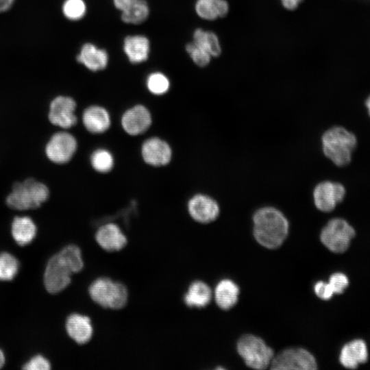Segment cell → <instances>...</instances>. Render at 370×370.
Returning <instances> with one entry per match:
<instances>
[{
    "label": "cell",
    "instance_id": "obj_14",
    "mask_svg": "<svg viewBox=\"0 0 370 370\" xmlns=\"http://www.w3.org/2000/svg\"><path fill=\"white\" fill-rule=\"evenodd\" d=\"M152 116L145 106L135 105L124 112L121 123L123 130L130 136H138L145 132L151 126Z\"/></svg>",
    "mask_w": 370,
    "mask_h": 370
},
{
    "label": "cell",
    "instance_id": "obj_11",
    "mask_svg": "<svg viewBox=\"0 0 370 370\" xmlns=\"http://www.w3.org/2000/svg\"><path fill=\"white\" fill-rule=\"evenodd\" d=\"M345 186L336 182L325 180L317 184L312 190V199L315 207L323 212L332 211L344 199Z\"/></svg>",
    "mask_w": 370,
    "mask_h": 370
},
{
    "label": "cell",
    "instance_id": "obj_10",
    "mask_svg": "<svg viewBox=\"0 0 370 370\" xmlns=\"http://www.w3.org/2000/svg\"><path fill=\"white\" fill-rule=\"evenodd\" d=\"M77 104L74 99L58 95L50 102L47 118L51 124L64 130L75 126L77 122L75 115Z\"/></svg>",
    "mask_w": 370,
    "mask_h": 370
},
{
    "label": "cell",
    "instance_id": "obj_8",
    "mask_svg": "<svg viewBox=\"0 0 370 370\" xmlns=\"http://www.w3.org/2000/svg\"><path fill=\"white\" fill-rule=\"evenodd\" d=\"M271 369L275 370H314L317 364L314 357L305 349L287 348L274 356Z\"/></svg>",
    "mask_w": 370,
    "mask_h": 370
},
{
    "label": "cell",
    "instance_id": "obj_20",
    "mask_svg": "<svg viewBox=\"0 0 370 370\" xmlns=\"http://www.w3.org/2000/svg\"><path fill=\"white\" fill-rule=\"evenodd\" d=\"M37 234V226L28 216H16L11 223V234L14 241L20 246L31 243Z\"/></svg>",
    "mask_w": 370,
    "mask_h": 370
},
{
    "label": "cell",
    "instance_id": "obj_2",
    "mask_svg": "<svg viewBox=\"0 0 370 370\" xmlns=\"http://www.w3.org/2000/svg\"><path fill=\"white\" fill-rule=\"evenodd\" d=\"M49 189L43 182L33 177L16 182L5 198L6 205L18 211L40 208L49 197Z\"/></svg>",
    "mask_w": 370,
    "mask_h": 370
},
{
    "label": "cell",
    "instance_id": "obj_19",
    "mask_svg": "<svg viewBox=\"0 0 370 370\" xmlns=\"http://www.w3.org/2000/svg\"><path fill=\"white\" fill-rule=\"evenodd\" d=\"M65 326L69 337L78 344L86 343L92 338L93 328L87 316L71 314L67 317Z\"/></svg>",
    "mask_w": 370,
    "mask_h": 370
},
{
    "label": "cell",
    "instance_id": "obj_30",
    "mask_svg": "<svg viewBox=\"0 0 370 370\" xmlns=\"http://www.w3.org/2000/svg\"><path fill=\"white\" fill-rule=\"evenodd\" d=\"M61 258L68 264L73 273L79 272L84 267L82 252L75 245H69L58 252Z\"/></svg>",
    "mask_w": 370,
    "mask_h": 370
},
{
    "label": "cell",
    "instance_id": "obj_4",
    "mask_svg": "<svg viewBox=\"0 0 370 370\" xmlns=\"http://www.w3.org/2000/svg\"><path fill=\"white\" fill-rule=\"evenodd\" d=\"M236 349L245 365L254 369H267L274 356L273 350L261 338L253 334L242 336Z\"/></svg>",
    "mask_w": 370,
    "mask_h": 370
},
{
    "label": "cell",
    "instance_id": "obj_21",
    "mask_svg": "<svg viewBox=\"0 0 370 370\" xmlns=\"http://www.w3.org/2000/svg\"><path fill=\"white\" fill-rule=\"evenodd\" d=\"M368 352L366 343L360 339L352 341L343 346L339 360L343 366L356 369L359 364L367 360Z\"/></svg>",
    "mask_w": 370,
    "mask_h": 370
},
{
    "label": "cell",
    "instance_id": "obj_23",
    "mask_svg": "<svg viewBox=\"0 0 370 370\" xmlns=\"http://www.w3.org/2000/svg\"><path fill=\"white\" fill-rule=\"evenodd\" d=\"M239 287L230 279L218 282L214 289V299L217 306L222 310H229L237 303Z\"/></svg>",
    "mask_w": 370,
    "mask_h": 370
},
{
    "label": "cell",
    "instance_id": "obj_34",
    "mask_svg": "<svg viewBox=\"0 0 370 370\" xmlns=\"http://www.w3.org/2000/svg\"><path fill=\"white\" fill-rule=\"evenodd\" d=\"M328 283L333 290L334 293L340 294L347 288L349 281L345 274L335 273L330 276Z\"/></svg>",
    "mask_w": 370,
    "mask_h": 370
},
{
    "label": "cell",
    "instance_id": "obj_26",
    "mask_svg": "<svg viewBox=\"0 0 370 370\" xmlns=\"http://www.w3.org/2000/svg\"><path fill=\"white\" fill-rule=\"evenodd\" d=\"M123 22L138 25L147 20L149 15V7L145 0H137L126 10L121 12Z\"/></svg>",
    "mask_w": 370,
    "mask_h": 370
},
{
    "label": "cell",
    "instance_id": "obj_18",
    "mask_svg": "<svg viewBox=\"0 0 370 370\" xmlns=\"http://www.w3.org/2000/svg\"><path fill=\"white\" fill-rule=\"evenodd\" d=\"M123 50L132 64L147 60L150 53V42L144 35H130L123 40Z\"/></svg>",
    "mask_w": 370,
    "mask_h": 370
},
{
    "label": "cell",
    "instance_id": "obj_17",
    "mask_svg": "<svg viewBox=\"0 0 370 370\" xmlns=\"http://www.w3.org/2000/svg\"><path fill=\"white\" fill-rule=\"evenodd\" d=\"M95 239L101 248L108 251L123 249L127 243V238L116 224L108 223L97 230Z\"/></svg>",
    "mask_w": 370,
    "mask_h": 370
},
{
    "label": "cell",
    "instance_id": "obj_32",
    "mask_svg": "<svg viewBox=\"0 0 370 370\" xmlns=\"http://www.w3.org/2000/svg\"><path fill=\"white\" fill-rule=\"evenodd\" d=\"M187 53L192 61L199 67L204 68L210 63L212 56L204 49L195 44L193 41L185 47Z\"/></svg>",
    "mask_w": 370,
    "mask_h": 370
},
{
    "label": "cell",
    "instance_id": "obj_28",
    "mask_svg": "<svg viewBox=\"0 0 370 370\" xmlns=\"http://www.w3.org/2000/svg\"><path fill=\"white\" fill-rule=\"evenodd\" d=\"M19 262L17 258L8 252L0 254V281H11L18 273Z\"/></svg>",
    "mask_w": 370,
    "mask_h": 370
},
{
    "label": "cell",
    "instance_id": "obj_36",
    "mask_svg": "<svg viewBox=\"0 0 370 370\" xmlns=\"http://www.w3.org/2000/svg\"><path fill=\"white\" fill-rule=\"evenodd\" d=\"M304 0H280L282 7L288 11H294L298 8Z\"/></svg>",
    "mask_w": 370,
    "mask_h": 370
},
{
    "label": "cell",
    "instance_id": "obj_5",
    "mask_svg": "<svg viewBox=\"0 0 370 370\" xmlns=\"http://www.w3.org/2000/svg\"><path fill=\"white\" fill-rule=\"evenodd\" d=\"M88 292L91 299L103 308L120 309L127 300L126 287L108 278H99L93 281Z\"/></svg>",
    "mask_w": 370,
    "mask_h": 370
},
{
    "label": "cell",
    "instance_id": "obj_33",
    "mask_svg": "<svg viewBox=\"0 0 370 370\" xmlns=\"http://www.w3.org/2000/svg\"><path fill=\"white\" fill-rule=\"evenodd\" d=\"M25 370H49L51 363L47 358L40 354L32 357L23 367Z\"/></svg>",
    "mask_w": 370,
    "mask_h": 370
},
{
    "label": "cell",
    "instance_id": "obj_15",
    "mask_svg": "<svg viewBox=\"0 0 370 370\" xmlns=\"http://www.w3.org/2000/svg\"><path fill=\"white\" fill-rule=\"evenodd\" d=\"M76 60L87 69L96 72L107 67L109 56L104 49L99 48L92 42H86L81 47Z\"/></svg>",
    "mask_w": 370,
    "mask_h": 370
},
{
    "label": "cell",
    "instance_id": "obj_40",
    "mask_svg": "<svg viewBox=\"0 0 370 370\" xmlns=\"http://www.w3.org/2000/svg\"><path fill=\"white\" fill-rule=\"evenodd\" d=\"M365 106L368 110L369 114L370 115V95L368 97L365 101Z\"/></svg>",
    "mask_w": 370,
    "mask_h": 370
},
{
    "label": "cell",
    "instance_id": "obj_6",
    "mask_svg": "<svg viewBox=\"0 0 370 370\" xmlns=\"http://www.w3.org/2000/svg\"><path fill=\"white\" fill-rule=\"evenodd\" d=\"M355 234L354 229L347 221L341 218H334L323 227L320 240L330 251L343 253L347 249Z\"/></svg>",
    "mask_w": 370,
    "mask_h": 370
},
{
    "label": "cell",
    "instance_id": "obj_35",
    "mask_svg": "<svg viewBox=\"0 0 370 370\" xmlns=\"http://www.w3.org/2000/svg\"><path fill=\"white\" fill-rule=\"evenodd\" d=\"M314 291L317 296L323 300L330 299L334 294L329 283L323 281L317 282L315 284Z\"/></svg>",
    "mask_w": 370,
    "mask_h": 370
},
{
    "label": "cell",
    "instance_id": "obj_13",
    "mask_svg": "<svg viewBox=\"0 0 370 370\" xmlns=\"http://www.w3.org/2000/svg\"><path fill=\"white\" fill-rule=\"evenodd\" d=\"M141 156L145 163L152 166H163L168 164L172 158V149L169 144L159 137L146 139L141 145Z\"/></svg>",
    "mask_w": 370,
    "mask_h": 370
},
{
    "label": "cell",
    "instance_id": "obj_38",
    "mask_svg": "<svg viewBox=\"0 0 370 370\" xmlns=\"http://www.w3.org/2000/svg\"><path fill=\"white\" fill-rule=\"evenodd\" d=\"M15 0H0V13L8 10Z\"/></svg>",
    "mask_w": 370,
    "mask_h": 370
},
{
    "label": "cell",
    "instance_id": "obj_25",
    "mask_svg": "<svg viewBox=\"0 0 370 370\" xmlns=\"http://www.w3.org/2000/svg\"><path fill=\"white\" fill-rule=\"evenodd\" d=\"M193 42L207 51L212 58H217L222 53L220 39L212 31L197 28L193 33Z\"/></svg>",
    "mask_w": 370,
    "mask_h": 370
},
{
    "label": "cell",
    "instance_id": "obj_31",
    "mask_svg": "<svg viewBox=\"0 0 370 370\" xmlns=\"http://www.w3.org/2000/svg\"><path fill=\"white\" fill-rule=\"evenodd\" d=\"M64 16L71 21H78L86 14L87 7L84 0H65L62 5Z\"/></svg>",
    "mask_w": 370,
    "mask_h": 370
},
{
    "label": "cell",
    "instance_id": "obj_22",
    "mask_svg": "<svg viewBox=\"0 0 370 370\" xmlns=\"http://www.w3.org/2000/svg\"><path fill=\"white\" fill-rule=\"evenodd\" d=\"M230 8L227 0H196L194 5L196 14L209 21L225 18L229 14Z\"/></svg>",
    "mask_w": 370,
    "mask_h": 370
},
{
    "label": "cell",
    "instance_id": "obj_16",
    "mask_svg": "<svg viewBox=\"0 0 370 370\" xmlns=\"http://www.w3.org/2000/svg\"><path fill=\"white\" fill-rule=\"evenodd\" d=\"M82 120L85 129L93 134L106 132L111 125L108 111L99 105L87 107L83 112Z\"/></svg>",
    "mask_w": 370,
    "mask_h": 370
},
{
    "label": "cell",
    "instance_id": "obj_24",
    "mask_svg": "<svg viewBox=\"0 0 370 370\" xmlns=\"http://www.w3.org/2000/svg\"><path fill=\"white\" fill-rule=\"evenodd\" d=\"M212 299V291L202 281H195L190 284L184 297L185 304L191 308L206 306Z\"/></svg>",
    "mask_w": 370,
    "mask_h": 370
},
{
    "label": "cell",
    "instance_id": "obj_7",
    "mask_svg": "<svg viewBox=\"0 0 370 370\" xmlns=\"http://www.w3.org/2000/svg\"><path fill=\"white\" fill-rule=\"evenodd\" d=\"M77 149L75 137L66 131H59L51 136L45 147L47 159L56 164H64L73 158Z\"/></svg>",
    "mask_w": 370,
    "mask_h": 370
},
{
    "label": "cell",
    "instance_id": "obj_37",
    "mask_svg": "<svg viewBox=\"0 0 370 370\" xmlns=\"http://www.w3.org/2000/svg\"><path fill=\"white\" fill-rule=\"evenodd\" d=\"M137 0H113L114 7L122 12L132 5Z\"/></svg>",
    "mask_w": 370,
    "mask_h": 370
},
{
    "label": "cell",
    "instance_id": "obj_12",
    "mask_svg": "<svg viewBox=\"0 0 370 370\" xmlns=\"http://www.w3.org/2000/svg\"><path fill=\"white\" fill-rule=\"evenodd\" d=\"M187 210L191 218L201 223H211L220 214V206L217 201L204 193L193 195L188 201Z\"/></svg>",
    "mask_w": 370,
    "mask_h": 370
},
{
    "label": "cell",
    "instance_id": "obj_3",
    "mask_svg": "<svg viewBox=\"0 0 370 370\" xmlns=\"http://www.w3.org/2000/svg\"><path fill=\"white\" fill-rule=\"evenodd\" d=\"M325 156L338 166L347 165L352 160L357 139L345 127L334 126L323 132L321 138Z\"/></svg>",
    "mask_w": 370,
    "mask_h": 370
},
{
    "label": "cell",
    "instance_id": "obj_9",
    "mask_svg": "<svg viewBox=\"0 0 370 370\" xmlns=\"http://www.w3.org/2000/svg\"><path fill=\"white\" fill-rule=\"evenodd\" d=\"M73 272L59 254L48 260L44 272V285L49 293L56 294L71 283Z\"/></svg>",
    "mask_w": 370,
    "mask_h": 370
},
{
    "label": "cell",
    "instance_id": "obj_29",
    "mask_svg": "<svg viewBox=\"0 0 370 370\" xmlns=\"http://www.w3.org/2000/svg\"><path fill=\"white\" fill-rule=\"evenodd\" d=\"M146 86L149 92L157 96L166 93L171 86L168 77L162 72L151 73L146 79Z\"/></svg>",
    "mask_w": 370,
    "mask_h": 370
},
{
    "label": "cell",
    "instance_id": "obj_27",
    "mask_svg": "<svg viewBox=\"0 0 370 370\" xmlns=\"http://www.w3.org/2000/svg\"><path fill=\"white\" fill-rule=\"evenodd\" d=\"M90 162L92 169L101 173L110 172L114 164L113 155L104 148L95 149L90 155Z\"/></svg>",
    "mask_w": 370,
    "mask_h": 370
},
{
    "label": "cell",
    "instance_id": "obj_39",
    "mask_svg": "<svg viewBox=\"0 0 370 370\" xmlns=\"http://www.w3.org/2000/svg\"><path fill=\"white\" fill-rule=\"evenodd\" d=\"M5 362V357L3 352L0 348V369L4 365Z\"/></svg>",
    "mask_w": 370,
    "mask_h": 370
},
{
    "label": "cell",
    "instance_id": "obj_1",
    "mask_svg": "<svg viewBox=\"0 0 370 370\" xmlns=\"http://www.w3.org/2000/svg\"><path fill=\"white\" fill-rule=\"evenodd\" d=\"M253 234L256 241L267 249H276L286 240L289 222L278 208L265 206L257 209L252 217Z\"/></svg>",
    "mask_w": 370,
    "mask_h": 370
}]
</instances>
